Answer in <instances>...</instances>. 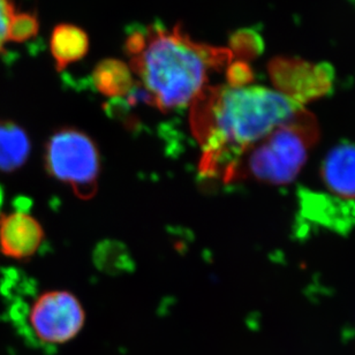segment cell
<instances>
[{
	"mask_svg": "<svg viewBox=\"0 0 355 355\" xmlns=\"http://www.w3.org/2000/svg\"><path fill=\"white\" fill-rule=\"evenodd\" d=\"M191 126L205 151V173L232 179L241 156L304 110L266 87H205L191 103Z\"/></svg>",
	"mask_w": 355,
	"mask_h": 355,
	"instance_id": "cell-1",
	"label": "cell"
},
{
	"mask_svg": "<svg viewBox=\"0 0 355 355\" xmlns=\"http://www.w3.org/2000/svg\"><path fill=\"white\" fill-rule=\"evenodd\" d=\"M144 51L130 58V67L141 79L150 105L166 112L193 103L205 88L210 71L229 65V49L198 43L175 24L166 31L159 24L147 28Z\"/></svg>",
	"mask_w": 355,
	"mask_h": 355,
	"instance_id": "cell-2",
	"label": "cell"
},
{
	"mask_svg": "<svg viewBox=\"0 0 355 355\" xmlns=\"http://www.w3.org/2000/svg\"><path fill=\"white\" fill-rule=\"evenodd\" d=\"M318 137L314 116L304 109L254 146L241 170L266 184H290L301 171Z\"/></svg>",
	"mask_w": 355,
	"mask_h": 355,
	"instance_id": "cell-3",
	"label": "cell"
},
{
	"mask_svg": "<svg viewBox=\"0 0 355 355\" xmlns=\"http://www.w3.org/2000/svg\"><path fill=\"white\" fill-rule=\"evenodd\" d=\"M44 161L49 175L69 184L81 198L95 193L101 155L88 134L73 127L55 130L45 147Z\"/></svg>",
	"mask_w": 355,
	"mask_h": 355,
	"instance_id": "cell-4",
	"label": "cell"
},
{
	"mask_svg": "<svg viewBox=\"0 0 355 355\" xmlns=\"http://www.w3.org/2000/svg\"><path fill=\"white\" fill-rule=\"evenodd\" d=\"M86 313L79 299L67 291H49L35 299L29 308L28 325L41 345L62 346L79 335Z\"/></svg>",
	"mask_w": 355,
	"mask_h": 355,
	"instance_id": "cell-5",
	"label": "cell"
},
{
	"mask_svg": "<svg viewBox=\"0 0 355 355\" xmlns=\"http://www.w3.org/2000/svg\"><path fill=\"white\" fill-rule=\"evenodd\" d=\"M268 72L277 92L300 105L327 95L334 83V69L327 62L279 57L270 62Z\"/></svg>",
	"mask_w": 355,
	"mask_h": 355,
	"instance_id": "cell-6",
	"label": "cell"
},
{
	"mask_svg": "<svg viewBox=\"0 0 355 355\" xmlns=\"http://www.w3.org/2000/svg\"><path fill=\"white\" fill-rule=\"evenodd\" d=\"M44 239V231L37 219L27 212L0 215V252L13 260L33 257Z\"/></svg>",
	"mask_w": 355,
	"mask_h": 355,
	"instance_id": "cell-7",
	"label": "cell"
},
{
	"mask_svg": "<svg viewBox=\"0 0 355 355\" xmlns=\"http://www.w3.org/2000/svg\"><path fill=\"white\" fill-rule=\"evenodd\" d=\"M322 179L335 198L354 201L355 144H338L330 150L322 165Z\"/></svg>",
	"mask_w": 355,
	"mask_h": 355,
	"instance_id": "cell-8",
	"label": "cell"
},
{
	"mask_svg": "<svg viewBox=\"0 0 355 355\" xmlns=\"http://www.w3.org/2000/svg\"><path fill=\"white\" fill-rule=\"evenodd\" d=\"M89 43L88 34L83 28L69 24L55 26L52 31L50 48L59 72L85 58L89 51Z\"/></svg>",
	"mask_w": 355,
	"mask_h": 355,
	"instance_id": "cell-9",
	"label": "cell"
},
{
	"mask_svg": "<svg viewBox=\"0 0 355 355\" xmlns=\"http://www.w3.org/2000/svg\"><path fill=\"white\" fill-rule=\"evenodd\" d=\"M94 86L106 97L128 96L135 86L130 66L118 59H104L92 73Z\"/></svg>",
	"mask_w": 355,
	"mask_h": 355,
	"instance_id": "cell-10",
	"label": "cell"
},
{
	"mask_svg": "<svg viewBox=\"0 0 355 355\" xmlns=\"http://www.w3.org/2000/svg\"><path fill=\"white\" fill-rule=\"evenodd\" d=\"M31 154V141L22 127L10 120H0V171L20 168Z\"/></svg>",
	"mask_w": 355,
	"mask_h": 355,
	"instance_id": "cell-11",
	"label": "cell"
},
{
	"mask_svg": "<svg viewBox=\"0 0 355 355\" xmlns=\"http://www.w3.org/2000/svg\"><path fill=\"white\" fill-rule=\"evenodd\" d=\"M230 51L239 60L257 58L263 50V42L260 35L250 29L236 31L230 40Z\"/></svg>",
	"mask_w": 355,
	"mask_h": 355,
	"instance_id": "cell-12",
	"label": "cell"
},
{
	"mask_svg": "<svg viewBox=\"0 0 355 355\" xmlns=\"http://www.w3.org/2000/svg\"><path fill=\"white\" fill-rule=\"evenodd\" d=\"M40 31L37 15L29 12L15 13L10 20L8 28V41L24 43L35 37Z\"/></svg>",
	"mask_w": 355,
	"mask_h": 355,
	"instance_id": "cell-13",
	"label": "cell"
},
{
	"mask_svg": "<svg viewBox=\"0 0 355 355\" xmlns=\"http://www.w3.org/2000/svg\"><path fill=\"white\" fill-rule=\"evenodd\" d=\"M253 71L248 62L236 60L227 67L226 79L231 88H243L253 81Z\"/></svg>",
	"mask_w": 355,
	"mask_h": 355,
	"instance_id": "cell-14",
	"label": "cell"
},
{
	"mask_svg": "<svg viewBox=\"0 0 355 355\" xmlns=\"http://www.w3.org/2000/svg\"><path fill=\"white\" fill-rule=\"evenodd\" d=\"M15 12L14 0H0V52L8 42V28Z\"/></svg>",
	"mask_w": 355,
	"mask_h": 355,
	"instance_id": "cell-15",
	"label": "cell"
},
{
	"mask_svg": "<svg viewBox=\"0 0 355 355\" xmlns=\"http://www.w3.org/2000/svg\"><path fill=\"white\" fill-rule=\"evenodd\" d=\"M146 44H147L146 31H132L125 42V52L130 55V58H133L144 51Z\"/></svg>",
	"mask_w": 355,
	"mask_h": 355,
	"instance_id": "cell-16",
	"label": "cell"
}]
</instances>
